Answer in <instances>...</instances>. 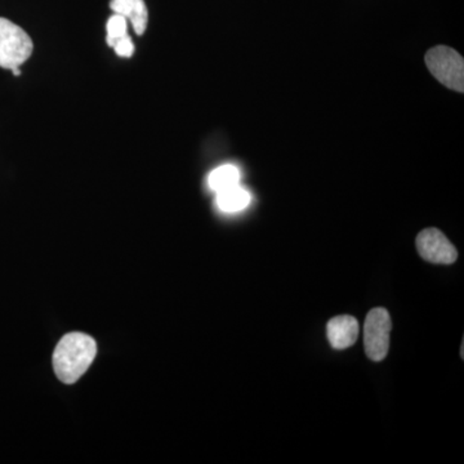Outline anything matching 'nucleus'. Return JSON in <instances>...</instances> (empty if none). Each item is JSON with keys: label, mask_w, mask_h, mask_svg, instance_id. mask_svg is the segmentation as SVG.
<instances>
[{"label": "nucleus", "mask_w": 464, "mask_h": 464, "mask_svg": "<svg viewBox=\"0 0 464 464\" xmlns=\"http://www.w3.org/2000/svg\"><path fill=\"white\" fill-rule=\"evenodd\" d=\"M97 355V343L84 333H69L58 342L53 353V369L58 380L72 384L81 380Z\"/></svg>", "instance_id": "nucleus-1"}, {"label": "nucleus", "mask_w": 464, "mask_h": 464, "mask_svg": "<svg viewBox=\"0 0 464 464\" xmlns=\"http://www.w3.org/2000/svg\"><path fill=\"white\" fill-rule=\"evenodd\" d=\"M426 65L440 83L463 93L464 60L453 48L438 45L426 53Z\"/></svg>", "instance_id": "nucleus-2"}, {"label": "nucleus", "mask_w": 464, "mask_h": 464, "mask_svg": "<svg viewBox=\"0 0 464 464\" xmlns=\"http://www.w3.org/2000/svg\"><path fill=\"white\" fill-rule=\"evenodd\" d=\"M34 44L25 30L0 17V67L12 70L20 67L32 56Z\"/></svg>", "instance_id": "nucleus-3"}, {"label": "nucleus", "mask_w": 464, "mask_h": 464, "mask_svg": "<svg viewBox=\"0 0 464 464\" xmlns=\"http://www.w3.org/2000/svg\"><path fill=\"white\" fill-rule=\"evenodd\" d=\"M392 322L386 308H373L368 314L364 326V348L366 356L373 362L386 359L390 348V333Z\"/></svg>", "instance_id": "nucleus-4"}, {"label": "nucleus", "mask_w": 464, "mask_h": 464, "mask_svg": "<svg viewBox=\"0 0 464 464\" xmlns=\"http://www.w3.org/2000/svg\"><path fill=\"white\" fill-rule=\"evenodd\" d=\"M415 244L424 261L439 265H451L457 261L456 246L438 228H426L420 232Z\"/></svg>", "instance_id": "nucleus-5"}, {"label": "nucleus", "mask_w": 464, "mask_h": 464, "mask_svg": "<svg viewBox=\"0 0 464 464\" xmlns=\"http://www.w3.org/2000/svg\"><path fill=\"white\" fill-rule=\"evenodd\" d=\"M326 333L333 348L346 350L353 346L359 337V323L353 316H335L328 323Z\"/></svg>", "instance_id": "nucleus-6"}, {"label": "nucleus", "mask_w": 464, "mask_h": 464, "mask_svg": "<svg viewBox=\"0 0 464 464\" xmlns=\"http://www.w3.org/2000/svg\"><path fill=\"white\" fill-rule=\"evenodd\" d=\"M110 8L130 20L137 35H142L148 29L149 11L143 0H111Z\"/></svg>", "instance_id": "nucleus-7"}, {"label": "nucleus", "mask_w": 464, "mask_h": 464, "mask_svg": "<svg viewBox=\"0 0 464 464\" xmlns=\"http://www.w3.org/2000/svg\"><path fill=\"white\" fill-rule=\"evenodd\" d=\"M250 194L246 188H241L240 183L232 188L217 192V207L226 213H237L246 209L250 203Z\"/></svg>", "instance_id": "nucleus-8"}, {"label": "nucleus", "mask_w": 464, "mask_h": 464, "mask_svg": "<svg viewBox=\"0 0 464 464\" xmlns=\"http://www.w3.org/2000/svg\"><path fill=\"white\" fill-rule=\"evenodd\" d=\"M240 182V172L235 166H222L217 168L209 174L208 179V185H209L210 190L219 192L226 190V188H232V186L239 185Z\"/></svg>", "instance_id": "nucleus-9"}, {"label": "nucleus", "mask_w": 464, "mask_h": 464, "mask_svg": "<svg viewBox=\"0 0 464 464\" xmlns=\"http://www.w3.org/2000/svg\"><path fill=\"white\" fill-rule=\"evenodd\" d=\"M106 29H108V38H106V42H108L110 47H114L116 42L121 41V39L128 35L127 18L121 16V14H112V16L109 18Z\"/></svg>", "instance_id": "nucleus-10"}, {"label": "nucleus", "mask_w": 464, "mask_h": 464, "mask_svg": "<svg viewBox=\"0 0 464 464\" xmlns=\"http://www.w3.org/2000/svg\"><path fill=\"white\" fill-rule=\"evenodd\" d=\"M112 48H114L116 54L121 57L130 58L134 53V44L130 35L124 36L123 39L116 42Z\"/></svg>", "instance_id": "nucleus-11"}, {"label": "nucleus", "mask_w": 464, "mask_h": 464, "mask_svg": "<svg viewBox=\"0 0 464 464\" xmlns=\"http://www.w3.org/2000/svg\"><path fill=\"white\" fill-rule=\"evenodd\" d=\"M12 72H14V76H20V74H21L20 67H14V69H12Z\"/></svg>", "instance_id": "nucleus-12"}]
</instances>
